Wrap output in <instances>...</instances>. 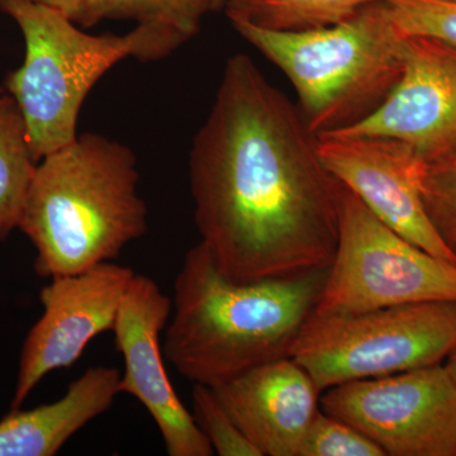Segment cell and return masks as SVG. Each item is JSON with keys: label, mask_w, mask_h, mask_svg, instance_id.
<instances>
[{"label": "cell", "mask_w": 456, "mask_h": 456, "mask_svg": "<svg viewBox=\"0 0 456 456\" xmlns=\"http://www.w3.org/2000/svg\"><path fill=\"white\" fill-rule=\"evenodd\" d=\"M194 220L213 263L239 283L330 269L341 182L299 107L244 53L231 56L189 155Z\"/></svg>", "instance_id": "6da1fadb"}, {"label": "cell", "mask_w": 456, "mask_h": 456, "mask_svg": "<svg viewBox=\"0 0 456 456\" xmlns=\"http://www.w3.org/2000/svg\"><path fill=\"white\" fill-rule=\"evenodd\" d=\"M327 273L239 283L222 274L200 242L185 255L174 283L165 358L189 382L208 387L287 358L316 308Z\"/></svg>", "instance_id": "7a4b0ae2"}, {"label": "cell", "mask_w": 456, "mask_h": 456, "mask_svg": "<svg viewBox=\"0 0 456 456\" xmlns=\"http://www.w3.org/2000/svg\"><path fill=\"white\" fill-rule=\"evenodd\" d=\"M139 179L130 147L90 132L41 159L18 224L37 253L36 273L86 272L145 235Z\"/></svg>", "instance_id": "3957f363"}, {"label": "cell", "mask_w": 456, "mask_h": 456, "mask_svg": "<svg viewBox=\"0 0 456 456\" xmlns=\"http://www.w3.org/2000/svg\"><path fill=\"white\" fill-rule=\"evenodd\" d=\"M231 25L290 80L299 110L318 137L356 125L375 112L397 86L407 38L387 0L362 5L336 25L273 31L245 20Z\"/></svg>", "instance_id": "277c9868"}, {"label": "cell", "mask_w": 456, "mask_h": 456, "mask_svg": "<svg viewBox=\"0 0 456 456\" xmlns=\"http://www.w3.org/2000/svg\"><path fill=\"white\" fill-rule=\"evenodd\" d=\"M0 11L25 38L23 64L9 73L4 86L25 117L37 161L77 139L84 101L110 69L127 57L155 61L176 50L151 27L137 25L125 36H94L65 14L29 0H0Z\"/></svg>", "instance_id": "5b68a950"}, {"label": "cell", "mask_w": 456, "mask_h": 456, "mask_svg": "<svg viewBox=\"0 0 456 456\" xmlns=\"http://www.w3.org/2000/svg\"><path fill=\"white\" fill-rule=\"evenodd\" d=\"M455 345L456 302H422L360 314H312L289 356L325 392L441 364Z\"/></svg>", "instance_id": "8992f818"}, {"label": "cell", "mask_w": 456, "mask_h": 456, "mask_svg": "<svg viewBox=\"0 0 456 456\" xmlns=\"http://www.w3.org/2000/svg\"><path fill=\"white\" fill-rule=\"evenodd\" d=\"M422 302H456V264L399 235L341 183L338 248L314 314Z\"/></svg>", "instance_id": "52a82bcc"}, {"label": "cell", "mask_w": 456, "mask_h": 456, "mask_svg": "<svg viewBox=\"0 0 456 456\" xmlns=\"http://www.w3.org/2000/svg\"><path fill=\"white\" fill-rule=\"evenodd\" d=\"M320 404L386 456H456V383L443 364L338 384Z\"/></svg>", "instance_id": "ba28073f"}, {"label": "cell", "mask_w": 456, "mask_h": 456, "mask_svg": "<svg viewBox=\"0 0 456 456\" xmlns=\"http://www.w3.org/2000/svg\"><path fill=\"white\" fill-rule=\"evenodd\" d=\"M134 272L112 261L50 279L40 293L44 314L29 330L11 410L20 408L51 371L71 367L90 341L112 331Z\"/></svg>", "instance_id": "9c48e42d"}, {"label": "cell", "mask_w": 456, "mask_h": 456, "mask_svg": "<svg viewBox=\"0 0 456 456\" xmlns=\"http://www.w3.org/2000/svg\"><path fill=\"white\" fill-rule=\"evenodd\" d=\"M173 302L154 279L132 278L119 305L112 332L125 359L119 393H127L154 419L170 456H212L208 439L180 401L167 373L161 346Z\"/></svg>", "instance_id": "30bf717a"}, {"label": "cell", "mask_w": 456, "mask_h": 456, "mask_svg": "<svg viewBox=\"0 0 456 456\" xmlns=\"http://www.w3.org/2000/svg\"><path fill=\"white\" fill-rule=\"evenodd\" d=\"M327 169L383 224L422 250L456 264L432 226L421 197L428 165L412 147L386 137H318Z\"/></svg>", "instance_id": "8fae6325"}, {"label": "cell", "mask_w": 456, "mask_h": 456, "mask_svg": "<svg viewBox=\"0 0 456 456\" xmlns=\"http://www.w3.org/2000/svg\"><path fill=\"white\" fill-rule=\"evenodd\" d=\"M330 134L401 141L430 167L454 160L456 47L434 38L408 37L403 74L382 106Z\"/></svg>", "instance_id": "7c38bea8"}, {"label": "cell", "mask_w": 456, "mask_h": 456, "mask_svg": "<svg viewBox=\"0 0 456 456\" xmlns=\"http://www.w3.org/2000/svg\"><path fill=\"white\" fill-rule=\"evenodd\" d=\"M211 388L263 456H298L320 410V389L290 356L257 365Z\"/></svg>", "instance_id": "4fadbf2b"}, {"label": "cell", "mask_w": 456, "mask_h": 456, "mask_svg": "<svg viewBox=\"0 0 456 456\" xmlns=\"http://www.w3.org/2000/svg\"><path fill=\"white\" fill-rule=\"evenodd\" d=\"M118 369H86L64 397L33 410H11L0 421V456H53L77 432L112 407L119 395Z\"/></svg>", "instance_id": "5bb4252c"}, {"label": "cell", "mask_w": 456, "mask_h": 456, "mask_svg": "<svg viewBox=\"0 0 456 456\" xmlns=\"http://www.w3.org/2000/svg\"><path fill=\"white\" fill-rule=\"evenodd\" d=\"M38 163L25 117L11 93L0 86V241L18 228Z\"/></svg>", "instance_id": "9a60e30c"}, {"label": "cell", "mask_w": 456, "mask_h": 456, "mask_svg": "<svg viewBox=\"0 0 456 456\" xmlns=\"http://www.w3.org/2000/svg\"><path fill=\"white\" fill-rule=\"evenodd\" d=\"M209 11L208 0H88L75 23L93 27L104 20H134L163 33L179 49L197 35Z\"/></svg>", "instance_id": "2e32d148"}, {"label": "cell", "mask_w": 456, "mask_h": 456, "mask_svg": "<svg viewBox=\"0 0 456 456\" xmlns=\"http://www.w3.org/2000/svg\"><path fill=\"white\" fill-rule=\"evenodd\" d=\"M374 0H224L230 20L273 31H305L336 25Z\"/></svg>", "instance_id": "e0dca14e"}, {"label": "cell", "mask_w": 456, "mask_h": 456, "mask_svg": "<svg viewBox=\"0 0 456 456\" xmlns=\"http://www.w3.org/2000/svg\"><path fill=\"white\" fill-rule=\"evenodd\" d=\"M193 416L198 428L220 456H263L221 403L213 388L193 384Z\"/></svg>", "instance_id": "ac0fdd59"}, {"label": "cell", "mask_w": 456, "mask_h": 456, "mask_svg": "<svg viewBox=\"0 0 456 456\" xmlns=\"http://www.w3.org/2000/svg\"><path fill=\"white\" fill-rule=\"evenodd\" d=\"M406 37H428L456 47V0H387Z\"/></svg>", "instance_id": "d6986e66"}, {"label": "cell", "mask_w": 456, "mask_h": 456, "mask_svg": "<svg viewBox=\"0 0 456 456\" xmlns=\"http://www.w3.org/2000/svg\"><path fill=\"white\" fill-rule=\"evenodd\" d=\"M298 456H386L354 426L318 410L303 437Z\"/></svg>", "instance_id": "ffe728a7"}, {"label": "cell", "mask_w": 456, "mask_h": 456, "mask_svg": "<svg viewBox=\"0 0 456 456\" xmlns=\"http://www.w3.org/2000/svg\"><path fill=\"white\" fill-rule=\"evenodd\" d=\"M421 197L432 226L456 257V161L428 167Z\"/></svg>", "instance_id": "44dd1931"}, {"label": "cell", "mask_w": 456, "mask_h": 456, "mask_svg": "<svg viewBox=\"0 0 456 456\" xmlns=\"http://www.w3.org/2000/svg\"><path fill=\"white\" fill-rule=\"evenodd\" d=\"M36 4L44 5V7L55 9L60 13L65 14L74 20L82 13L84 5L88 0H29Z\"/></svg>", "instance_id": "7402d4cb"}, {"label": "cell", "mask_w": 456, "mask_h": 456, "mask_svg": "<svg viewBox=\"0 0 456 456\" xmlns=\"http://www.w3.org/2000/svg\"><path fill=\"white\" fill-rule=\"evenodd\" d=\"M444 367H445L450 377H452V380L456 383V345L454 349L452 350V353L449 354L448 358H446V362L444 364Z\"/></svg>", "instance_id": "603a6c76"}, {"label": "cell", "mask_w": 456, "mask_h": 456, "mask_svg": "<svg viewBox=\"0 0 456 456\" xmlns=\"http://www.w3.org/2000/svg\"><path fill=\"white\" fill-rule=\"evenodd\" d=\"M211 4L212 11H218V9L224 8V0H208Z\"/></svg>", "instance_id": "cb8c5ba5"}, {"label": "cell", "mask_w": 456, "mask_h": 456, "mask_svg": "<svg viewBox=\"0 0 456 456\" xmlns=\"http://www.w3.org/2000/svg\"><path fill=\"white\" fill-rule=\"evenodd\" d=\"M452 161H456V159H454V160H452Z\"/></svg>", "instance_id": "d4e9b609"}]
</instances>
